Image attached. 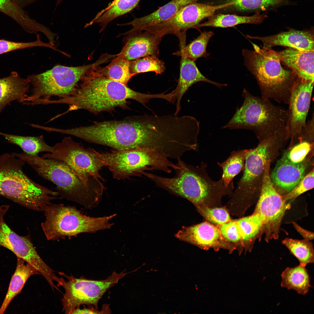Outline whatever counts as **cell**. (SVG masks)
<instances>
[{
  "instance_id": "cell-18",
  "label": "cell",
  "mask_w": 314,
  "mask_h": 314,
  "mask_svg": "<svg viewBox=\"0 0 314 314\" xmlns=\"http://www.w3.org/2000/svg\"><path fill=\"white\" fill-rule=\"evenodd\" d=\"M175 236L180 240L204 249H224L231 253L237 249L235 245L223 237L217 226L207 221L183 226Z\"/></svg>"
},
{
  "instance_id": "cell-25",
  "label": "cell",
  "mask_w": 314,
  "mask_h": 314,
  "mask_svg": "<svg viewBox=\"0 0 314 314\" xmlns=\"http://www.w3.org/2000/svg\"><path fill=\"white\" fill-rule=\"evenodd\" d=\"M199 81L209 83L220 88L227 85L226 84H220L208 79L200 72L195 61L189 58L181 57L179 77L177 86L174 90L177 94L176 110L174 115L178 116L181 108V101L183 95L192 85Z\"/></svg>"
},
{
  "instance_id": "cell-23",
  "label": "cell",
  "mask_w": 314,
  "mask_h": 314,
  "mask_svg": "<svg viewBox=\"0 0 314 314\" xmlns=\"http://www.w3.org/2000/svg\"><path fill=\"white\" fill-rule=\"evenodd\" d=\"M277 52L281 62L297 77L314 81V50L300 51L288 48Z\"/></svg>"
},
{
  "instance_id": "cell-7",
  "label": "cell",
  "mask_w": 314,
  "mask_h": 314,
  "mask_svg": "<svg viewBox=\"0 0 314 314\" xmlns=\"http://www.w3.org/2000/svg\"><path fill=\"white\" fill-rule=\"evenodd\" d=\"M43 212L45 219L41 226L49 241L70 238L82 233L109 229L113 224L110 221L116 215L91 217L83 214L75 207L61 204L48 205Z\"/></svg>"
},
{
  "instance_id": "cell-42",
  "label": "cell",
  "mask_w": 314,
  "mask_h": 314,
  "mask_svg": "<svg viewBox=\"0 0 314 314\" xmlns=\"http://www.w3.org/2000/svg\"><path fill=\"white\" fill-rule=\"evenodd\" d=\"M310 143L303 141L296 144L290 150L286 152L281 157L282 159L293 164L302 162L311 149Z\"/></svg>"
},
{
  "instance_id": "cell-20",
  "label": "cell",
  "mask_w": 314,
  "mask_h": 314,
  "mask_svg": "<svg viewBox=\"0 0 314 314\" xmlns=\"http://www.w3.org/2000/svg\"><path fill=\"white\" fill-rule=\"evenodd\" d=\"M247 36L261 41L263 44V47L267 48L281 46L300 51L313 50L314 49L313 27L302 30L290 28L287 31L268 36Z\"/></svg>"
},
{
  "instance_id": "cell-17",
  "label": "cell",
  "mask_w": 314,
  "mask_h": 314,
  "mask_svg": "<svg viewBox=\"0 0 314 314\" xmlns=\"http://www.w3.org/2000/svg\"><path fill=\"white\" fill-rule=\"evenodd\" d=\"M10 206H0V247L6 248L17 258L22 259L34 267L42 276L47 274L51 268L42 260L32 243L30 235H19L6 224L4 217Z\"/></svg>"
},
{
  "instance_id": "cell-46",
  "label": "cell",
  "mask_w": 314,
  "mask_h": 314,
  "mask_svg": "<svg viewBox=\"0 0 314 314\" xmlns=\"http://www.w3.org/2000/svg\"><path fill=\"white\" fill-rule=\"evenodd\" d=\"M37 0H25L28 3L32 2L33 1H35Z\"/></svg>"
},
{
  "instance_id": "cell-11",
  "label": "cell",
  "mask_w": 314,
  "mask_h": 314,
  "mask_svg": "<svg viewBox=\"0 0 314 314\" xmlns=\"http://www.w3.org/2000/svg\"><path fill=\"white\" fill-rule=\"evenodd\" d=\"M43 158H53L65 163L87 187L99 192L101 188L93 186V180L102 183L99 172L104 166L96 151L84 148L70 137H64L53 146L51 152L43 155Z\"/></svg>"
},
{
  "instance_id": "cell-36",
  "label": "cell",
  "mask_w": 314,
  "mask_h": 314,
  "mask_svg": "<svg viewBox=\"0 0 314 314\" xmlns=\"http://www.w3.org/2000/svg\"><path fill=\"white\" fill-rule=\"evenodd\" d=\"M285 245L290 253L298 260L300 264L306 266L313 263L314 252L313 245L310 241L305 239L299 240L287 238L283 240Z\"/></svg>"
},
{
  "instance_id": "cell-21",
  "label": "cell",
  "mask_w": 314,
  "mask_h": 314,
  "mask_svg": "<svg viewBox=\"0 0 314 314\" xmlns=\"http://www.w3.org/2000/svg\"><path fill=\"white\" fill-rule=\"evenodd\" d=\"M308 165L305 161L295 164L281 158L270 175L277 192L284 195L292 190L304 176Z\"/></svg>"
},
{
  "instance_id": "cell-34",
  "label": "cell",
  "mask_w": 314,
  "mask_h": 314,
  "mask_svg": "<svg viewBox=\"0 0 314 314\" xmlns=\"http://www.w3.org/2000/svg\"><path fill=\"white\" fill-rule=\"evenodd\" d=\"M249 149L240 150L231 152L228 158L223 162H217L222 169V179L225 185L228 187L234 177L243 171Z\"/></svg>"
},
{
  "instance_id": "cell-15",
  "label": "cell",
  "mask_w": 314,
  "mask_h": 314,
  "mask_svg": "<svg viewBox=\"0 0 314 314\" xmlns=\"http://www.w3.org/2000/svg\"><path fill=\"white\" fill-rule=\"evenodd\" d=\"M227 4L212 5L204 3H192L182 7L168 20L147 28L146 30L163 36L174 34L178 38L180 48L185 46L188 29L195 28L204 19L226 7Z\"/></svg>"
},
{
  "instance_id": "cell-2",
  "label": "cell",
  "mask_w": 314,
  "mask_h": 314,
  "mask_svg": "<svg viewBox=\"0 0 314 314\" xmlns=\"http://www.w3.org/2000/svg\"><path fill=\"white\" fill-rule=\"evenodd\" d=\"M175 174L172 178L165 177L146 172L145 176L156 185L169 192L185 198L197 207H216L220 205L224 196H231L234 187L233 180L226 186L221 178L215 181L208 176L207 165L202 162L200 166L188 165L178 159Z\"/></svg>"
},
{
  "instance_id": "cell-27",
  "label": "cell",
  "mask_w": 314,
  "mask_h": 314,
  "mask_svg": "<svg viewBox=\"0 0 314 314\" xmlns=\"http://www.w3.org/2000/svg\"><path fill=\"white\" fill-rule=\"evenodd\" d=\"M265 13L257 11L251 16H243L234 14L217 13L207 18V20L199 24L195 28L212 27L226 28L242 24H259L267 17Z\"/></svg>"
},
{
  "instance_id": "cell-44",
  "label": "cell",
  "mask_w": 314,
  "mask_h": 314,
  "mask_svg": "<svg viewBox=\"0 0 314 314\" xmlns=\"http://www.w3.org/2000/svg\"><path fill=\"white\" fill-rule=\"evenodd\" d=\"M110 311L108 306L107 305H104V306L103 307V309L100 311H98L97 309H95L93 307L91 308H84L83 309H80L78 307L73 310L72 314L107 313H108V312L110 313Z\"/></svg>"
},
{
  "instance_id": "cell-8",
  "label": "cell",
  "mask_w": 314,
  "mask_h": 314,
  "mask_svg": "<svg viewBox=\"0 0 314 314\" xmlns=\"http://www.w3.org/2000/svg\"><path fill=\"white\" fill-rule=\"evenodd\" d=\"M104 63V59L100 58L94 63L82 66L58 65L41 73L28 76L33 88L23 104L39 105L53 97L64 99L72 95L85 72Z\"/></svg>"
},
{
  "instance_id": "cell-35",
  "label": "cell",
  "mask_w": 314,
  "mask_h": 314,
  "mask_svg": "<svg viewBox=\"0 0 314 314\" xmlns=\"http://www.w3.org/2000/svg\"><path fill=\"white\" fill-rule=\"evenodd\" d=\"M214 34L213 32L210 31L201 32L199 35L189 44L173 54L189 58L195 62L199 58L207 57L209 54L206 52V47L209 40Z\"/></svg>"
},
{
  "instance_id": "cell-29",
  "label": "cell",
  "mask_w": 314,
  "mask_h": 314,
  "mask_svg": "<svg viewBox=\"0 0 314 314\" xmlns=\"http://www.w3.org/2000/svg\"><path fill=\"white\" fill-rule=\"evenodd\" d=\"M240 229L242 246L245 251H251L255 241L262 235L263 223L260 215H251L236 220Z\"/></svg>"
},
{
  "instance_id": "cell-6",
  "label": "cell",
  "mask_w": 314,
  "mask_h": 314,
  "mask_svg": "<svg viewBox=\"0 0 314 314\" xmlns=\"http://www.w3.org/2000/svg\"><path fill=\"white\" fill-rule=\"evenodd\" d=\"M242 95L244 99L242 105L223 128L253 130L261 141L286 131L287 110L270 100L252 95L245 88Z\"/></svg>"
},
{
  "instance_id": "cell-40",
  "label": "cell",
  "mask_w": 314,
  "mask_h": 314,
  "mask_svg": "<svg viewBox=\"0 0 314 314\" xmlns=\"http://www.w3.org/2000/svg\"><path fill=\"white\" fill-rule=\"evenodd\" d=\"M223 237L234 244L240 254L243 250L240 229L236 220L230 221L217 226Z\"/></svg>"
},
{
  "instance_id": "cell-33",
  "label": "cell",
  "mask_w": 314,
  "mask_h": 314,
  "mask_svg": "<svg viewBox=\"0 0 314 314\" xmlns=\"http://www.w3.org/2000/svg\"><path fill=\"white\" fill-rule=\"evenodd\" d=\"M116 57L104 67H96L104 76L126 85L133 76L130 70V61L117 54Z\"/></svg>"
},
{
  "instance_id": "cell-45",
  "label": "cell",
  "mask_w": 314,
  "mask_h": 314,
  "mask_svg": "<svg viewBox=\"0 0 314 314\" xmlns=\"http://www.w3.org/2000/svg\"><path fill=\"white\" fill-rule=\"evenodd\" d=\"M292 223L296 230L304 239L310 241L313 239V233L303 229L295 222H292Z\"/></svg>"
},
{
  "instance_id": "cell-3",
  "label": "cell",
  "mask_w": 314,
  "mask_h": 314,
  "mask_svg": "<svg viewBox=\"0 0 314 314\" xmlns=\"http://www.w3.org/2000/svg\"><path fill=\"white\" fill-rule=\"evenodd\" d=\"M251 43L254 50L243 49L242 54L245 65L258 82L261 97L288 104L297 76L281 66L277 51Z\"/></svg>"
},
{
  "instance_id": "cell-1",
  "label": "cell",
  "mask_w": 314,
  "mask_h": 314,
  "mask_svg": "<svg viewBox=\"0 0 314 314\" xmlns=\"http://www.w3.org/2000/svg\"><path fill=\"white\" fill-rule=\"evenodd\" d=\"M97 67L85 72L80 84L72 95L49 101V104L69 106L67 111L57 115L58 117L69 112L80 109L97 114L111 110L116 107H125L129 99L145 105L150 99L160 97L159 94H147L132 90L126 85L104 76L98 71Z\"/></svg>"
},
{
  "instance_id": "cell-32",
  "label": "cell",
  "mask_w": 314,
  "mask_h": 314,
  "mask_svg": "<svg viewBox=\"0 0 314 314\" xmlns=\"http://www.w3.org/2000/svg\"><path fill=\"white\" fill-rule=\"evenodd\" d=\"M3 136L10 143L16 144L26 154L31 156L38 155L43 152H51L53 146L49 145L45 142L43 136H24L11 135L0 132Z\"/></svg>"
},
{
  "instance_id": "cell-31",
  "label": "cell",
  "mask_w": 314,
  "mask_h": 314,
  "mask_svg": "<svg viewBox=\"0 0 314 314\" xmlns=\"http://www.w3.org/2000/svg\"><path fill=\"white\" fill-rule=\"evenodd\" d=\"M140 0H114L105 9L99 12L87 26L98 23L101 26L100 32L104 30L107 24L115 19L132 10Z\"/></svg>"
},
{
  "instance_id": "cell-28",
  "label": "cell",
  "mask_w": 314,
  "mask_h": 314,
  "mask_svg": "<svg viewBox=\"0 0 314 314\" xmlns=\"http://www.w3.org/2000/svg\"><path fill=\"white\" fill-rule=\"evenodd\" d=\"M26 262L22 259L17 258L16 270L0 308V314L4 313L12 299L20 292L28 278L33 275L40 274L34 267Z\"/></svg>"
},
{
  "instance_id": "cell-12",
  "label": "cell",
  "mask_w": 314,
  "mask_h": 314,
  "mask_svg": "<svg viewBox=\"0 0 314 314\" xmlns=\"http://www.w3.org/2000/svg\"><path fill=\"white\" fill-rule=\"evenodd\" d=\"M130 273L114 272L106 279L96 281L76 278L60 272V275L67 279L58 277L56 281L58 286H62L65 290L62 299L63 311L72 314L76 308L84 304L93 305L97 308L98 301L104 293Z\"/></svg>"
},
{
  "instance_id": "cell-47",
  "label": "cell",
  "mask_w": 314,
  "mask_h": 314,
  "mask_svg": "<svg viewBox=\"0 0 314 314\" xmlns=\"http://www.w3.org/2000/svg\"><path fill=\"white\" fill-rule=\"evenodd\" d=\"M63 0H57L56 4V6H58L59 5Z\"/></svg>"
},
{
  "instance_id": "cell-13",
  "label": "cell",
  "mask_w": 314,
  "mask_h": 314,
  "mask_svg": "<svg viewBox=\"0 0 314 314\" xmlns=\"http://www.w3.org/2000/svg\"><path fill=\"white\" fill-rule=\"evenodd\" d=\"M270 159L267 161L262 179L260 196L254 212L259 214L263 220V234L267 242L277 239L282 220L290 204L275 188L270 177Z\"/></svg>"
},
{
  "instance_id": "cell-5",
  "label": "cell",
  "mask_w": 314,
  "mask_h": 314,
  "mask_svg": "<svg viewBox=\"0 0 314 314\" xmlns=\"http://www.w3.org/2000/svg\"><path fill=\"white\" fill-rule=\"evenodd\" d=\"M15 155L32 167L41 178L55 184V191L62 197L88 208L99 203L102 194L86 186L63 162L24 153H16Z\"/></svg>"
},
{
  "instance_id": "cell-19",
  "label": "cell",
  "mask_w": 314,
  "mask_h": 314,
  "mask_svg": "<svg viewBox=\"0 0 314 314\" xmlns=\"http://www.w3.org/2000/svg\"><path fill=\"white\" fill-rule=\"evenodd\" d=\"M127 35L125 44L118 55L129 61L148 55L158 57L159 45L163 37L148 30Z\"/></svg>"
},
{
  "instance_id": "cell-41",
  "label": "cell",
  "mask_w": 314,
  "mask_h": 314,
  "mask_svg": "<svg viewBox=\"0 0 314 314\" xmlns=\"http://www.w3.org/2000/svg\"><path fill=\"white\" fill-rule=\"evenodd\" d=\"M35 41L30 42H17L6 40L0 39V55L8 52L18 49L36 47H44L49 48L50 44L41 41L39 34L36 35Z\"/></svg>"
},
{
  "instance_id": "cell-16",
  "label": "cell",
  "mask_w": 314,
  "mask_h": 314,
  "mask_svg": "<svg viewBox=\"0 0 314 314\" xmlns=\"http://www.w3.org/2000/svg\"><path fill=\"white\" fill-rule=\"evenodd\" d=\"M313 85L314 81L297 77L292 87L288 103L286 139L299 138L305 127Z\"/></svg>"
},
{
  "instance_id": "cell-26",
  "label": "cell",
  "mask_w": 314,
  "mask_h": 314,
  "mask_svg": "<svg viewBox=\"0 0 314 314\" xmlns=\"http://www.w3.org/2000/svg\"><path fill=\"white\" fill-rule=\"evenodd\" d=\"M215 5L233 3L231 6L221 10L225 14H245L257 11H273L289 5L290 0H213Z\"/></svg>"
},
{
  "instance_id": "cell-24",
  "label": "cell",
  "mask_w": 314,
  "mask_h": 314,
  "mask_svg": "<svg viewBox=\"0 0 314 314\" xmlns=\"http://www.w3.org/2000/svg\"><path fill=\"white\" fill-rule=\"evenodd\" d=\"M30 80L20 77L13 71L6 77L0 78V114L7 105L17 101L23 104L28 97Z\"/></svg>"
},
{
  "instance_id": "cell-48",
  "label": "cell",
  "mask_w": 314,
  "mask_h": 314,
  "mask_svg": "<svg viewBox=\"0 0 314 314\" xmlns=\"http://www.w3.org/2000/svg\"><path fill=\"white\" fill-rule=\"evenodd\" d=\"M175 94H176V93H175Z\"/></svg>"
},
{
  "instance_id": "cell-37",
  "label": "cell",
  "mask_w": 314,
  "mask_h": 314,
  "mask_svg": "<svg viewBox=\"0 0 314 314\" xmlns=\"http://www.w3.org/2000/svg\"><path fill=\"white\" fill-rule=\"evenodd\" d=\"M165 69L164 63L154 56L148 55L130 61V72L133 76L149 72L160 74L164 72Z\"/></svg>"
},
{
  "instance_id": "cell-4",
  "label": "cell",
  "mask_w": 314,
  "mask_h": 314,
  "mask_svg": "<svg viewBox=\"0 0 314 314\" xmlns=\"http://www.w3.org/2000/svg\"><path fill=\"white\" fill-rule=\"evenodd\" d=\"M25 163L13 154L0 155V195L26 208L43 211L58 198V192L34 182L25 174Z\"/></svg>"
},
{
  "instance_id": "cell-22",
  "label": "cell",
  "mask_w": 314,
  "mask_h": 314,
  "mask_svg": "<svg viewBox=\"0 0 314 314\" xmlns=\"http://www.w3.org/2000/svg\"><path fill=\"white\" fill-rule=\"evenodd\" d=\"M199 0H171L156 10L146 16L135 19L120 25H131L132 28L124 33L128 35L144 31L149 27L169 19L184 6L197 2Z\"/></svg>"
},
{
  "instance_id": "cell-9",
  "label": "cell",
  "mask_w": 314,
  "mask_h": 314,
  "mask_svg": "<svg viewBox=\"0 0 314 314\" xmlns=\"http://www.w3.org/2000/svg\"><path fill=\"white\" fill-rule=\"evenodd\" d=\"M66 133L86 141L117 150L143 149L139 116L120 121H105L68 129Z\"/></svg>"
},
{
  "instance_id": "cell-14",
  "label": "cell",
  "mask_w": 314,
  "mask_h": 314,
  "mask_svg": "<svg viewBox=\"0 0 314 314\" xmlns=\"http://www.w3.org/2000/svg\"><path fill=\"white\" fill-rule=\"evenodd\" d=\"M277 140L276 137L273 135L261 141L256 148L249 149L243 175L230 199L233 202L240 205L252 202L269 158V149Z\"/></svg>"
},
{
  "instance_id": "cell-43",
  "label": "cell",
  "mask_w": 314,
  "mask_h": 314,
  "mask_svg": "<svg viewBox=\"0 0 314 314\" xmlns=\"http://www.w3.org/2000/svg\"><path fill=\"white\" fill-rule=\"evenodd\" d=\"M314 187V170L313 169L304 176L298 184L290 191L282 195L284 200H293L313 189Z\"/></svg>"
},
{
  "instance_id": "cell-39",
  "label": "cell",
  "mask_w": 314,
  "mask_h": 314,
  "mask_svg": "<svg viewBox=\"0 0 314 314\" xmlns=\"http://www.w3.org/2000/svg\"><path fill=\"white\" fill-rule=\"evenodd\" d=\"M196 208L207 222L217 226L231 220L229 212L224 208L201 206Z\"/></svg>"
},
{
  "instance_id": "cell-38",
  "label": "cell",
  "mask_w": 314,
  "mask_h": 314,
  "mask_svg": "<svg viewBox=\"0 0 314 314\" xmlns=\"http://www.w3.org/2000/svg\"><path fill=\"white\" fill-rule=\"evenodd\" d=\"M0 11L13 19L25 31L30 30L34 25L35 20L12 0H0Z\"/></svg>"
},
{
  "instance_id": "cell-30",
  "label": "cell",
  "mask_w": 314,
  "mask_h": 314,
  "mask_svg": "<svg viewBox=\"0 0 314 314\" xmlns=\"http://www.w3.org/2000/svg\"><path fill=\"white\" fill-rule=\"evenodd\" d=\"M306 266L300 264L296 267L286 268L281 274V286L292 289L304 295L311 287L310 277Z\"/></svg>"
},
{
  "instance_id": "cell-10",
  "label": "cell",
  "mask_w": 314,
  "mask_h": 314,
  "mask_svg": "<svg viewBox=\"0 0 314 314\" xmlns=\"http://www.w3.org/2000/svg\"><path fill=\"white\" fill-rule=\"evenodd\" d=\"M104 166L118 180L140 176L147 170L159 171L167 173L178 168L168 158L154 150L136 148L100 153L96 151Z\"/></svg>"
}]
</instances>
